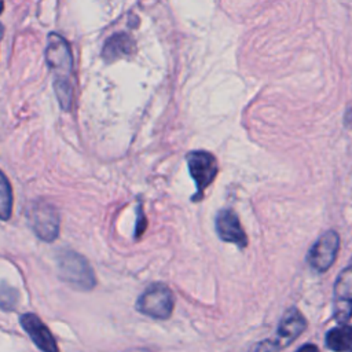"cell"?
Listing matches in <instances>:
<instances>
[{
	"label": "cell",
	"instance_id": "obj_1",
	"mask_svg": "<svg viewBox=\"0 0 352 352\" xmlns=\"http://www.w3.org/2000/svg\"><path fill=\"white\" fill-rule=\"evenodd\" d=\"M45 59L54 73V87L58 100L65 110H69L73 102V55L67 41L58 33L48 36Z\"/></svg>",
	"mask_w": 352,
	"mask_h": 352
},
{
	"label": "cell",
	"instance_id": "obj_2",
	"mask_svg": "<svg viewBox=\"0 0 352 352\" xmlns=\"http://www.w3.org/2000/svg\"><path fill=\"white\" fill-rule=\"evenodd\" d=\"M58 272L66 283L78 290H91L96 285L88 261L73 250H62L58 254Z\"/></svg>",
	"mask_w": 352,
	"mask_h": 352
},
{
	"label": "cell",
	"instance_id": "obj_3",
	"mask_svg": "<svg viewBox=\"0 0 352 352\" xmlns=\"http://www.w3.org/2000/svg\"><path fill=\"white\" fill-rule=\"evenodd\" d=\"M173 293L164 283L150 285L136 301V309L154 319L169 318L173 311Z\"/></svg>",
	"mask_w": 352,
	"mask_h": 352
},
{
	"label": "cell",
	"instance_id": "obj_4",
	"mask_svg": "<svg viewBox=\"0 0 352 352\" xmlns=\"http://www.w3.org/2000/svg\"><path fill=\"white\" fill-rule=\"evenodd\" d=\"M187 165L190 175L197 186V194L191 199L199 201L204 195L205 188L213 182L217 175V161L210 153L204 150H195L187 154Z\"/></svg>",
	"mask_w": 352,
	"mask_h": 352
},
{
	"label": "cell",
	"instance_id": "obj_5",
	"mask_svg": "<svg viewBox=\"0 0 352 352\" xmlns=\"http://www.w3.org/2000/svg\"><path fill=\"white\" fill-rule=\"evenodd\" d=\"M29 223L34 234L47 242L54 241L59 234V216L54 206L45 202H36L29 210Z\"/></svg>",
	"mask_w": 352,
	"mask_h": 352
},
{
	"label": "cell",
	"instance_id": "obj_6",
	"mask_svg": "<svg viewBox=\"0 0 352 352\" xmlns=\"http://www.w3.org/2000/svg\"><path fill=\"white\" fill-rule=\"evenodd\" d=\"M340 248V236L334 231L324 232L312 246L308 254L309 265L318 272L327 271L336 261Z\"/></svg>",
	"mask_w": 352,
	"mask_h": 352
},
{
	"label": "cell",
	"instance_id": "obj_7",
	"mask_svg": "<svg viewBox=\"0 0 352 352\" xmlns=\"http://www.w3.org/2000/svg\"><path fill=\"white\" fill-rule=\"evenodd\" d=\"M352 316V267L340 272L334 285V318L345 323Z\"/></svg>",
	"mask_w": 352,
	"mask_h": 352
},
{
	"label": "cell",
	"instance_id": "obj_8",
	"mask_svg": "<svg viewBox=\"0 0 352 352\" xmlns=\"http://www.w3.org/2000/svg\"><path fill=\"white\" fill-rule=\"evenodd\" d=\"M19 323L40 351H43V352H59L58 344H56L52 333L50 331V329L45 326V323H43V320L36 314H32V312L23 314L19 318Z\"/></svg>",
	"mask_w": 352,
	"mask_h": 352
},
{
	"label": "cell",
	"instance_id": "obj_9",
	"mask_svg": "<svg viewBox=\"0 0 352 352\" xmlns=\"http://www.w3.org/2000/svg\"><path fill=\"white\" fill-rule=\"evenodd\" d=\"M216 231L220 239L235 243L241 249L248 245V238L239 223V219L231 209H223L217 213Z\"/></svg>",
	"mask_w": 352,
	"mask_h": 352
},
{
	"label": "cell",
	"instance_id": "obj_10",
	"mask_svg": "<svg viewBox=\"0 0 352 352\" xmlns=\"http://www.w3.org/2000/svg\"><path fill=\"white\" fill-rule=\"evenodd\" d=\"M305 327L307 322L300 311L296 308H290L280 319L276 333V341L270 344H272L275 348H285L293 340H296L305 330Z\"/></svg>",
	"mask_w": 352,
	"mask_h": 352
},
{
	"label": "cell",
	"instance_id": "obj_11",
	"mask_svg": "<svg viewBox=\"0 0 352 352\" xmlns=\"http://www.w3.org/2000/svg\"><path fill=\"white\" fill-rule=\"evenodd\" d=\"M132 50H133L132 38L125 33H117L110 38H107L103 47L102 55L107 62H111L124 55H129Z\"/></svg>",
	"mask_w": 352,
	"mask_h": 352
},
{
	"label": "cell",
	"instance_id": "obj_12",
	"mask_svg": "<svg viewBox=\"0 0 352 352\" xmlns=\"http://www.w3.org/2000/svg\"><path fill=\"white\" fill-rule=\"evenodd\" d=\"M326 346L334 352L352 351V326L340 324L326 334Z\"/></svg>",
	"mask_w": 352,
	"mask_h": 352
},
{
	"label": "cell",
	"instance_id": "obj_13",
	"mask_svg": "<svg viewBox=\"0 0 352 352\" xmlns=\"http://www.w3.org/2000/svg\"><path fill=\"white\" fill-rule=\"evenodd\" d=\"M12 213V188L0 169V220H8Z\"/></svg>",
	"mask_w": 352,
	"mask_h": 352
},
{
	"label": "cell",
	"instance_id": "obj_14",
	"mask_svg": "<svg viewBox=\"0 0 352 352\" xmlns=\"http://www.w3.org/2000/svg\"><path fill=\"white\" fill-rule=\"evenodd\" d=\"M18 301V290L7 283H0V308L4 311H12L16 308Z\"/></svg>",
	"mask_w": 352,
	"mask_h": 352
},
{
	"label": "cell",
	"instance_id": "obj_15",
	"mask_svg": "<svg viewBox=\"0 0 352 352\" xmlns=\"http://www.w3.org/2000/svg\"><path fill=\"white\" fill-rule=\"evenodd\" d=\"M146 226H147V220H146V216L142 210V206H139L138 209V221H136V228H135V236L139 238L144 230H146Z\"/></svg>",
	"mask_w": 352,
	"mask_h": 352
},
{
	"label": "cell",
	"instance_id": "obj_16",
	"mask_svg": "<svg viewBox=\"0 0 352 352\" xmlns=\"http://www.w3.org/2000/svg\"><path fill=\"white\" fill-rule=\"evenodd\" d=\"M296 352H319V349L314 344H305L301 348H298Z\"/></svg>",
	"mask_w": 352,
	"mask_h": 352
},
{
	"label": "cell",
	"instance_id": "obj_17",
	"mask_svg": "<svg viewBox=\"0 0 352 352\" xmlns=\"http://www.w3.org/2000/svg\"><path fill=\"white\" fill-rule=\"evenodd\" d=\"M3 8H4V1H3V0H0V14L3 12Z\"/></svg>",
	"mask_w": 352,
	"mask_h": 352
},
{
	"label": "cell",
	"instance_id": "obj_18",
	"mask_svg": "<svg viewBox=\"0 0 352 352\" xmlns=\"http://www.w3.org/2000/svg\"><path fill=\"white\" fill-rule=\"evenodd\" d=\"M1 36H3V26L0 25V38H1Z\"/></svg>",
	"mask_w": 352,
	"mask_h": 352
}]
</instances>
